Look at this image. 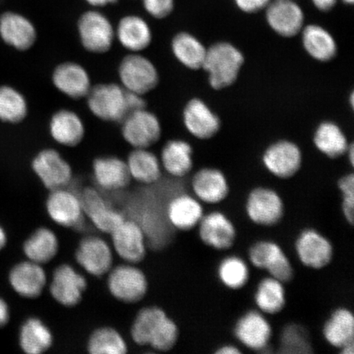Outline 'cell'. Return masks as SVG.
Instances as JSON below:
<instances>
[{"mask_svg": "<svg viewBox=\"0 0 354 354\" xmlns=\"http://www.w3.org/2000/svg\"><path fill=\"white\" fill-rule=\"evenodd\" d=\"M131 337L139 345H150L158 351L167 352L178 340L176 323L158 307L145 308L138 313L131 330Z\"/></svg>", "mask_w": 354, "mask_h": 354, "instance_id": "1", "label": "cell"}, {"mask_svg": "<svg viewBox=\"0 0 354 354\" xmlns=\"http://www.w3.org/2000/svg\"><path fill=\"white\" fill-rule=\"evenodd\" d=\"M245 62L242 53L228 42H218L207 48L202 66L207 74L210 86L219 91L233 85Z\"/></svg>", "mask_w": 354, "mask_h": 354, "instance_id": "2", "label": "cell"}, {"mask_svg": "<svg viewBox=\"0 0 354 354\" xmlns=\"http://www.w3.org/2000/svg\"><path fill=\"white\" fill-rule=\"evenodd\" d=\"M86 101L90 112L104 122H121L130 113L128 91L120 84L101 83L92 86Z\"/></svg>", "mask_w": 354, "mask_h": 354, "instance_id": "3", "label": "cell"}, {"mask_svg": "<svg viewBox=\"0 0 354 354\" xmlns=\"http://www.w3.org/2000/svg\"><path fill=\"white\" fill-rule=\"evenodd\" d=\"M118 75L125 90L144 96L153 91L160 80L156 66L140 53H131L124 57Z\"/></svg>", "mask_w": 354, "mask_h": 354, "instance_id": "4", "label": "cell"}, {"mask_svg": "<svg viewBox=\"0 0 354 354\" xmlns=\"http://www.w3.org/2000/svg\"><path fill=\"white\" fill-rule=\"evenodd\" d=\"M77 30L82 46L91 54H106L116 39L112 22L97 10H88L80 16Z\"/></svg>", "mask_w": 354, "mask_h": 354, "instance_id": "5", "label": "cell"}, {"mask_svg": "<svg viewBox=\"0 0 354 354\" xmlns=\"http://www.w3.org/2000/svg\"><path fill=\"white\" fill-rule=\"evenodd\" d=\"M121 123L122 138L133 149H149L161 139L160 120L146 108L128 113Z\"/></svg>", "mask_w": 354, "mask_h": 354, "instance_id": "6", "label": "cell"}, {"mask_svg": "<svg viewBox=\"0 0 354 354\" xmlns=\"http://www.w3.org/2000/svg\"><path fill=\"white\" fill-rule=\"evenodd\" d=\"M32 167L44 187L50 192L66 188L72 181V167L55 149L41 150L35 155Z\"/></svg>", "mask_w": 354, "mask_h": 354, "instance_id": "7", "label": "cell"}, {"mask_svg": "<svg viewBox=\"0 0 354 354\" xmlns=\"http://www.w3.org/2000/svg\"><path fill=\"white\" fill-rule=\"evenodd\" d=\"M249 258L255 268L264 270L270 277L282 283L291 281L294 271L290 261L277 243L259 241L250 248Z\"/></svg>", "mask_w": 354, "mask_h": 354, "instance_id": "8", "label": "cell"}, {"mask_svg": "<svg viewBox=\"0 0 354 354\" xmlns=\"http://www.w3.org/2000/svg\"><path fill=\"white\" fill-rule=\"evenodd\" d=\"M111 294L124 303H137L148 290V281L142 271L131 265H121L111 271L108 280Z\"/></svg>", "mask_w": 354, "mask_h": 354, "instance_id": "9", "label": "cell"}, {"mask_svg": "<svg viewBox=\"0 0 354 354\" xmlns=\"http://www.w3.org/2000/svg\"><path fill=\"white\" fill-rule=\"evenodd\" d=\"M264 10L268 26L281 37H294L302 32L304 12L295 0H272Z\"/></svg>", "mask_w": 354, "mask_h": 354, "instance_id": "10", "label": "cell"}, {"mask_svg": "<svg viewBox=\"0 0 354 354\" xmlns=\"http://www.w3.org/2000/svg\"><path fill=\"white\" fill-rule=\"evenodd\" d=\"M246 212L254 223L272 227L282 218L284 203L275 190L259 187L252 190L248 197Z\"/></svg>", "mask_w": 354, "mask_h": 354, "instance_id": "11", "label": "cell"}, {"mask_svg": "<svg viewBox=\"0 0 354 354\" xmlns=\"http://www.w3.org/2000/svg\"><path fill=\"white\" fill-rule=\"evenodd\" d=\"M51 79L57 90L71 100L86 98L92 87L88 71L76 62L66 61L57 65Z\"/></svg>", "mask_w": 354, "mask_h": 354, "instance_id": "12", "label": "cell"}, {"mask_svg": "<svg viewBox=\"0 0 354 354\" xmlns=\"http://www.w3.org/2000/svg\"><path fill=\"white\" fill-rule=\"evenodd\" d=\"M302 160L299 146L289 140L277 141L269 146L263 157L265 167L281 179H289L297 174Z\"/></svg>", "mask_w": 354, "mask_h": 354, "instance_id": "13", "label": "cell"}, {"mask_svg": "<svg viewBox=\"0 0 354 354\" xmlns=\"http://www.w3.org/2000/svg\"><path fill=\"white\" fill-rule=\"evenodd\" d=\"M295 250L300 262L313 269L326 267L333 257V247L328 239L313 229L299 234Z\"/></svg>", "mask_w": 354, "mask_h": 354, "instance_id": "14", "label": "cell"}, {"mask_svg": "<svg viewBox=\"0 0 354 354\" xmlns=\"http://www.w3.org/2000/svg\"><path fill=\"white\" fill-rule=\"evenodd\" d=\"M234 335L243 346L254 351H263L271 342L272 326L262 313L250 311L236 322Z\"/></svg>", "mask_w": 354, "mask_h": 354, "instance_id": "15", "label": "cell"}, {"mask_svg": "<svg viewBox=\"0 0 354 354\" xmlns=\"http://www.w3.org/2000/svg\"><path fill=\"white\" fill-rule=\"evenodd\" d=\"M46 207L50 218L65 227L78 228L83 224L84 212L80 198L63 189L52 190Z\"/></svg>", "mask_w": 354, "mask_h": 354, "instance_id": "16", "label": "cell"}, {"mask_svg": "<svg viewBox=\"0 0 354 354\" xmlns=\"http://www.w3.org/2000/svg\"><path fill=\"white\" fill-rule=\"evenodd\" d=\"M198 225L203 243L215 250H228L236 241V230L223 212H212L203 215Z\"/></svg>", "mask_w": 354, "mask_h": 354, "instance_id": "17", "label": "cell"}, {"mask_svg": "<svg viewBox=\"0 0 354 354\" xmlns=\"http://www.w3.org/2000/svg\"><path fill=\"white\" fill-rule=\"evenodd\" d=\"M86 280L68 264L55 270L50 290L53 298L66 307H73L82 300L86 289Z\"/></svg>", "mask_w": 354, "mask_h": 354, "instance_id": "18", "label": "cell"}, {"mask_svg": "<svg viewBox=\"0 0 354 354\" xmlns=\"http://www.w3.org/2000/svg\"><path fill=\"white\" fill-rule=\"evenodd\" d=\"M0 37L17 50L26 51L37 39V30L28 17L15 12H6L0 16Z\"/></svg>", "mask_w": 354, "mask_h": 354, "instance_id": "19", "label": "cell"}, {"mask_svg": "<svg viewBox=\"0 0 354 354\" xmlns=\"http://www.w3.org/2000/svg\"><path fill=\"white\" fill-rule=\"evenodd\" d=\"M80 201L84 214L102 232L111 234L125 221L123 215L113 209L94 189L84 190Z\"/></svg>", "mask_w": 354, "mask_h": 354, "instance_id": "20", "label": "cell"}, {"mask_svg": "<svg viewBox=\"0 0 354 354\" xmlns=\"http://www.w3.org/2000/svg\"><path fill=\"white\" fill-rule=\"evenodd\" d=\"M48 132L56 143L64 147L74 148L85 138L86 127L75 111L63 109L52 115L48 122Z\"/></svg>", "mask_w": 354, "mask_h": 354, "instance_id": "21", "label": "cell"}, {"mask_svg": "<svg viewBox=\"0 0 354 354\" xmlns=\"http://www.w3.org/2000/svg\"><path fill=\"white\" fill-rule=\"evenodd\" d=\"M111 234L115 250L126 262L137 263L145 259V234L138 223L125 220Z\"/></svg>", "mask_w": 354, "mask_h": 354, "instance_id": "22", "label": "cell"}, {"mask_svg": "<svg viewBox=\"0 0 354 354\" xmlns=\"http://www.w3.org/2000/svg\"><path fill=\"white\" fill-rule=\"evenodd\" d=\"M8 282L21 297L35 299L42 294L46 285V274L41 264L24 261L11 268Z\"/></svg>", "mask_w": 354, "mask_h": 354, "instance_id": "23", "label": "cell"}, {"mask_svg": "<svg viewBox=\"0 0 354 354\" xmlns=\"http://www.w3.org/2000/svg\"><path fill=\"white\" fill-rule=\"evenodd\" d=\"M185 128L199 140L212 138L220 130L221 122L205 102L199 99L190 100L183 110Z\"/></svg>", "mask_w": 354, "mask_h": 354, "instance_id": "24", "label": "cell"}, {"mask_svg": "<svg viewBox=\"0 0 354 354\" xmlns=\"http://www.w3.org/2000/svg\"><path fill=\"white\" fill-rule=\"evenodd\" d=\"M77 263L91 275L101 277L109 272L113 254L107 242L97 236H88L80 243L76 253Z\"/></svg>", "mask_w": 354, "mask_h": 354, "instance_id": "25", "label": "cell"}, {"mask_svg": "<svg viewBox=\"0 0 354 354\" xmlns=\"http://www.w3.org/2000/svg\"><path fill=\"white\" fill-rule=\"evenodd\" d=\"M115 35L121 46L130 53H141L153 41L151 28L143 17L127 15L119 21Z\"/></svg>", "mask_w": 354, "mask_h": 354, "instance_id": "26", "label": "cell"}, {"mask_svg": "<svg viewBox=\"0 0 354 354\" xmlns=\"http://www.w3.org/2000/svg\"><path fill=\"white\" fill-rule=\"evenodd\" d=\"M192 189L199 201L216 205L227 197L229 185L225 175L216 168H203L192 179Z\"/></svg>", "mask_w": 354, "mask_h": 354, "instance_id": "27", "label": "cell"}, {"mask_svg": "<svg viewBox=\"0 0 354 354\" xmlns=\"http://www.w3.org/2000/svg\"><path fill=\"white\" fill-rule=\"evenodd\" d=\"M93 175L96 183L107 190H118L129 185L131 177L126 161L115 156H104L93 162Z\"/></svg>", "mask_w": 354, "mask_h": 354, "instance_id": "28", "label": "cell"}, {"mask_svg": "<svg viewBox=\"0 0 354 354\" xmlns=\"http://www.w3.org/2000/svg\"><path fill=\"white\" fill-rule=\"evenodd\" d=\"M203 216L201 202L188 194L174 197L167 207L168 221L172 227L180 231H189L197 227Z\"/></svg>", "mask_w": 354, "mask_h": 354, "instance_id": "29", "label": "cell"}, {"mask_svg": "<svg viewBox=\"0 0 354 354\" xmlns=\"http://www.w3.org/2000/svg\"><path fill=\"white\" fill-rule=\"evenodd\" d=\"M159 159L168 174L181 178L192 170L193 149L187 141L171 140L163 146Z\"/></svg>", "mask_w": 354, "mask_h": 354, "instance_id": "30", "label": "cell"}, {"mask_svg": "<svg viewBox=\"0 0 354 354\" xmlns=\"http://www.w3.org/2000/svg\"><path fill=\"white\" fill-rule=\"evenodd\" d=\"M302 42L305 51L313 59L319 62H329L337 54V44L332 35L317 24L304 26Z\"/></svg>", "mask_w": 354, "mask_h": 354, "instance_id": "31", "label": "cell"}, {"mask_svg": "<svg viewBox=\"0 0 354 354\" xmlns=\"http://www.w3.org/2000/svg\"><path fill=\"white\" fill-rule=\"evenodd\" d=\"M131 178L142 184H153L161 178L160 159L149 149H133L127 159Z\"/></svg>", "mask_w": 354, "mask_h": 354, "instance_id": "32", "label": "cell"}, {"mask_svg": "<svg viewBox=\"0 0 354 354\" xmlns=\"http://www.w3.org/2000/svg\"><path fill=\"white\" fill-rule=\"evenodd\" d=\"M172 54L177 61L189 69L202 68L207 48L198 38L189 32H179L172 38Z\"/></svg>", "mask_w": 354, "mask_h": 354, "instance_id": "33", "label": "cell"}, {"mask_svg": "<svg viewBox=\"0 0 354 354\" xmlns=\"http://www.w3.org/2000/svg\"><path fill=\"white\" fill-rule=\"evenodd\" d=\"M323 335L332 347L338 349L353 343L354 317L351 310L336 309L325 323Z\"/></svg>", "mask_w": 354, "mask_h": 354, "instance_id": "34", "label": "cell"}, {"mask_svg": "<svg viewBox=\"0 0 354 354\" xmlns=\"http://www.w3.org/2000/svg\"><path fill=\"white\" fill-rule=\"evenodd\" d=\"M19 342L25 353L41 354L51 348L53 335L41 320L30 317L21 326Z\"/></svg>", "mask_w": 354, "mask_h": 354, "instance_id": "35", "label": "cell"}, {"mask_svg": "<svg viewBox=\"0 0 354 354\" xmlns=\"http://www.w3.org/2000/svg\"><path fill=\"white\" fill-rule=\"evenodd\" d=\"M26 258L35 263L50 262L59 251V241L55 234L46 227L39 228L24 243Z\"/></svg>", "mask_w": 354, "mask_h": 354, "instance_id": "36", "label": "cell"}, {"mask_svg": "<svg viewBox=\"0 0 354 354\" xmlns=\"http://www.w3.org/2000/svg\"><path fill=\"white\" fill-rule=\"evenodd\" d=\"M313 140L317 149L328 158H337L348 152L346 136L335 122L321 123L317 128Z\"/></svg>", "mask_w": 354, "mask_h": 354, "instance_id": "37", "label": "cell"}, {"mask_svg": "<svg viewBox=\"0 0 354 354\" xmlns=\"http://www.w3.org/2000/svg\"><path fill=\"white\" fill-rule=\"evenodd\" d=\"M284 283L269 277L261 281L257 288L254 299L257 307L266 314H277L284 308L286 290Z\"/></svg>", "mask_w": 354, "mask_h": 354, "instance_id": "38", "label": "cell"}, {"mask_svg": "<svg viewBox=\"0 0 354 354\" xmlns=\"http://www.w3.org/2000/svg\"><path fill=\"white\" fill-rule=\"evenodd\" d=\"M28 113V102L21 92L11 86H0V120L12 124L20 123Z\"/></svg>", "mask_w": 354, "mask_h": 354, "instance_id": "39", "label": "cell"}, {"mask_svg": "<svg viewBox=\"0 0 354 354\" xmlns=\"http://www.w3.org/2000/svg\"><path fill=\"white\" fill-rule=\"evenodd\" d=\"M88 351L91 354H124L127 352V345L116 330L102 327L91 335Z\"/></svg>", "mask_w": 354, "mask_h": 354, "instance_id": "40", "label": "cell"}, {"mask_svg": "<svg viewBox=\"0 0 354 354\" xmlns=\"http://www.w3.org/2000/svg\"><path fill=\"white\" fill-rule=\"evenodd\" d=\"M218 274L221 283L232 290L241 289L250 278L249 267L236 256L227 257L221 261Z\"/></svg>", "mask_w": 354, "mask_h": 354, "instance_id": "41", "label": "cell"}, {"mask_svg": "<svg viewBox=\"0 0 354 354\" xmlns=\"http://www.w3.org/2000/svg\"><path fill=\"white\" fill-rule=\"evenodd\" d=\"M308 334L302 326L290 325L283 330L281 338L280 351L283 353H312Z\"/></svg>", "mask_w": 354, "mask_h": 354, "instance_id": "42", "label": "cell"}, {"mask_svg": "<svg viewBox=\"0 0 354 354\" xmlns=\"http://www.w3.org/2000/svg\"><path fill=\"white\" fill-rule=\"evenodd\" d=\"M342 194V210L345 220L353 225L354 221V176L345 175L338 181Z\"/></svg>", "mask_w": 354, "mask_h": 354, "instance_id": "43", "label": "cell"}, {"mask_svg": "<svg viewBox=\"0 0 354 354\" xmlns=\"http://www.w3.org/2000/svg\"><path fill=\"white\" fill-rule=\"evenodd\" d=\"M148 15L156 19H165L174 10L175 0H142Z\"/></svg>", "mask_w": 354, "mask_h": 354, "instance_id": "44", "label": "cell"}, {"mask_svg": "<svg viewBox=\"0 0 354 354\" xmlns=\"http://www.w3.org/2000/svg\"><path fill=\"white\" fill-rule=\"evenodd\" d=\"M233 1L241 12L253 15L264 10L272 0H233Z\"/></svg>", "mask_w": 354, "mask_h": 354, "instance_id": "45", "label": "cell"}, {"mask_svg": "<svg viewBox=\"0 0 354 354\" xmlns=\"http://www.w3.org/2000/svg\"><path fill=\"white\" fill-rule=\"evenodd\" d=\"M10 308L7 301L0 296V329L6 327L10 321Z\"/></svg>", "mask_w": 354, "mask_h": 354, "instance_id": "46", "label": "cell"}, {"mask_svg": "<svg viewBox=\"0 0 354 354\" xmlns=\"http://www.w3.org/2000/svg\"><path fill=\"white\" fill-rule=\"evenodd\" d=\"M311 1L317 10L327 12L333 10L337 4L338 0H311Z\"/></svg>", "mask_w": 354, "mask_h": 354, "instance_id": "47", "label": "cell"}, {"mask_svg": "<svg viewBox=\"0 0 354 354\" xmlns=\"http://www.w3.org/2000/svg\"><path fill=\"white\" fill-rule=\"evenodd\" d=\"M241 353L240 349L232 344L223 345V346L216 349L215 352L216 354H239Z\"/></svg>", "mask_w": 354, "mask_h": 354, "instance_id": "48", "label": "cell"}, {"mask_svg": "<svg viewBox=\"0 0 354 354\" xmlns=\"http://www.w3.org/2000/svg\"><path fill=\"white\" fill-rule=\"evenodd\" d=\"M118 0H86L88 4L95 8H102L116 3Z\"/></svg>", "mask_w": 354, "mask_h": 354, "instance_id": "49", "label": "cell"}, {"mask_svg": "<svg viewBox=\"0 0 354 354\" xmlns=\"http://www.w3.org/2000/svg\"><path fill=\"white\" fill-rule=\"evenodd\" d=\"M8 243V234L4 229L2 227V225L0 224V252H1L4 248L6 247Z\"/></svg>", "mask_w": 354, "mask_h": 354, "instance_id": "50", "label": "cell"}, {"mask_svg": "<svg viewBox=\"0 0 354 354\" xmlns=\"http://www.w3.org/2000/svg\"><path fill=\"white\" fill-rule=\"evenodd\" d=\"M339 353L342 354H353L354 353V344H348L345 345L343 348L339 349Z\"/></svg>", "mask_w": 354, "mask_h": 354, "instance_id": "51", "label": "cell"}, {"mask_svg": "<svg viewBox=\"0 0 354 354\" xmlns=\"http://www.w3.org/2000/svg\"><path fill=\"white\" fill-rule=\"evenodd\" d=\"M348 151L349 153V160H351V165L353 166L354 163V149L353 144L348 146Z\"/></svg>", "mask_w": 354, "mask_h": 354, "instance_id": "52", "label": "cell"}, {"mask_svg": "<svg viewBox=\"0 0 354 354\" xmlns=\"http://www.w3.org/2000/svg\"><path fill=\"white\" fill-rule=\"evenodd\" d=\"M342 2L346 4H351V6H352V4L354 2V0H342Z\"/></svg>", "mask_w": 354, "mask_h": 354, "instance_id": "53", "label": "cell"}]
</instances>
